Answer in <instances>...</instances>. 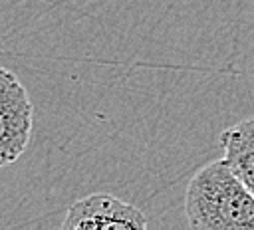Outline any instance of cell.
<instances>
[{
  "instance_id": "obj_1",
  "label": "cell",
  "mask_w": 254,
  "mask_h": 230,
  "mask_svg": "<svg viewBox=\"0 0 254 230\" xmlns=\"http://www.w3.org/2000/svg\"><path fill=\"white\" fill-rule=\"evenodd\" d=\"M185 214L196 230H254V194L224 159L212 161L190 178Z\"/></svg>"
},
{
  "instance_id": "obj_2",
  "label": "cell",
  "mask_w": 254,
  "mask_h": 230,
  "mask_svg": "<svg viewBox=\"0 0 254 230\" xmlns=\"http://www.w3.org/2000/svg\"><path fill=\"white\" fill-rule=\"evenodd\" d=\"M145 214L121 198L97 192L75 200L62 222L64 230H143Z\"/></svg>"
},
{
  "instance_id": "obj_3",
  "label": "cell",
  "mask_w": 254,
  "mask_h": 230,
  "mask_svg": "<svg viewBox=\"0 0 254 230\" xmlns=\"http://www.w3.org/2000/svg\"><path fill=\"white\" fill-rule=\"evenodd\" d=\"M224 161L254 194V117L242 119L220 135Z\"/></svg>"
},
{
  "instance_id": "obj_4",
  "label": "cell",
  "mask_w": 254,
  "mask_h": 230,
  "mask_svg": "<svg viewBox=\"0 0 254 230\" xmlns=\"http://www.w3.org/2000/svg\"><path fill=\"white\" fill-rule=\"evenodd\" d=\"M34 105H20L0 111V167L12 165L24 151L32 135Z\"/></svg>"
},
{
  "instance_id": "obj_5",
  "label": "cell",
  "mask_w": 254,
  "mask_h": 230,
  "mask_svg": "<svg viewBox=\"0 0 254 230\" xmlns=\"http://www.w3.org/2000/svg\"><path fill=\"white\" fill-rule=\"evenodd\" d=\"M32 103L28 91L20 83V79L8 67L0 65V111H8L20 105Z\"/></svg>"
}]
</instances>
